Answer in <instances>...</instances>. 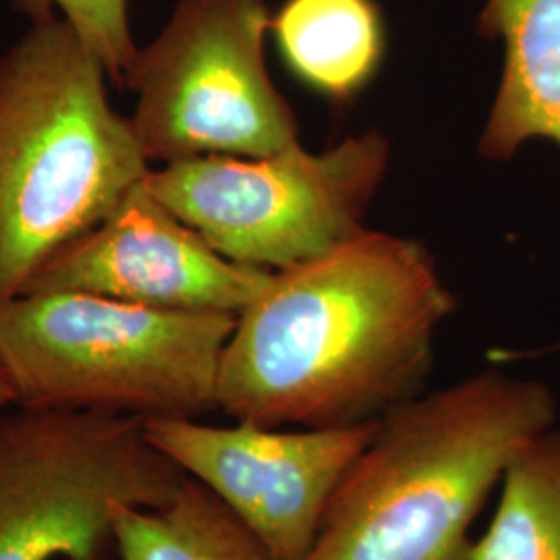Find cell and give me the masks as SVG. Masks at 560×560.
<instances>
[{"instance_id": "obj_1", "label": "cell", "mask_w": 560, "mask_h": 560, "mask_svg": "<svg viewBox=\"0 0 560 560\" xmlns=\"http://www.w3.org/2000/svg\"><path fill=\"white\" fill-rule=\"evenodd\" d=\"M453 310L421 243L361 231L275 270L241 312L222 353L219 411L270 428L381 420L423 393Z\"/></svg>"}, {"instance_id": "obj_2", "label": "cell", "mask_w": 560, "mask_h": 560, "mask_svg": "<svg viewBox=\"0 0 560 560\" xmlns=\"http://www.w3.org/2000/svg\"><path fill=\"white\" fill-rule=\"evenodd\" d=\"M557 416L544 382L494 370L390 409L305 560H469L483 504Z\"/></svg>"}, {"instance_id": "obj_3", "label": "cell", "mask_w": 560, "mask_h": 560, "mask_svg": "<svg viewBox=\"0 0 560 560\" xmlns=\"http://www.w3.org/2000/svg\"><path fill=\"white\" fill-rule=\"evenodd\" d=\"M106 78L59 15L30 20L0 55V303L152 168Z\"/></svg>"}, {"instance_id": "obj_4", "label": "cell", "mask_w": 560, "mask_h": 560, "mask_svg": "<svg viewBox=\"0 0 560 560\" xmlns=\"http://www.w3.org/2000/svg\"><path fill=\"white\" fill-rule=\"evenodd\" d=\"M235 322L88 293H23L0 303V372L20 407L200 420L219 411Z\"/></svg>"}, {"instance_id": "obj_5", "label": "cell", "mask_w": 560, "mask_h": 560, "mask_svg": "<svg viewBox=\"0 0 560 560\" xmlns=\"http://www.w3.org/2000/svg\"><path fill=\"white\" fill-rule=\"evenodd\" d=\"M187 476L141 418L0 409V560H108L125 506L177 497Z\"/></svg>"}, {"instance_id": "obj_6", "label": "cell", "mask_w": 560, "mask_h": 560, "mask_svg": "<svg viewBox=\"0 0 560 560\" xmlns=\"http://www.w3.org/2000/svg\"><path fill=\"white\" fill-rule=\"evenodd\" d=\"M390 161L381 133L312 154L300 143L266 159L206 154L150 168L145 185L229 260L284 270L360 235Z\"/></svg>"}, {"instance_id": "obj_7", "label": "cell", "mask_w": 560, "mask_h": 560, "mask_svg": "<svg viewBox=\"0 0 560 560\" xmlns=\"http://www.w3.org/2000/svg\"><path fill=\"white\" fill-rule=\"evenodd\" d=\"M270 21L264 0H177L125 75L145 161L266 159L300 143L298 119L266 69Z\"/></svg>"}, {"instance_id": "obj_8", "label": "cell", "mask_w": 560, "mask_h": 560, "mask_svg": "<svg viewBox=\"0 0 560 560\" xmlns=\"http://www.w3.org/2000/svg\"><path fill=\"white\" fill-rule=\"evenodd\" d=\"M378 421L282 430L252 421L150 418L143 425L162 455L208 488L272 560H305L340 481L374 441Z\"/></svg>"}, {"instance_id": "obj_9", "label": "cell", "mask_w": 560, "mask_h": 560, "mask_svg": "<svg viewBox=\"0 0 560 560\" xmlns=\"http://www.w3.org/2000/svg\"><path fill=\"white\" fill-rule=\"evenodd\" d=\"M270 275L224 258L143 179L98 224L60 247L23 293H88L171 312L240 316Z\"/></svg>"}, {"instance_id": "obj_10", "label": "cell", "mask_w": 560, "mask_h": 560, "mask_svg": "<svg viewBox=\"0 0 560 560\" xmlns=\"http://www.w3.org/2000/svg\"><path fill=\"white\" fill-rule=\"evenodd\" d=\"M478 25L504 46L481 156L509 161L532 140L560 148V0H486Z\"/></svg>"}, {"instance_id": "obj_11", "label": "cell", "mask_w": 560, "mask_h": 560, "mask_svg": "<svg viewBox=\"0 0 560 560\" xmlns=\"http://www.w3.org/2000/svg\"><path fill=\"white\" fill-rule=\"evenodd\" d=\"M270 30L293 73L332 98H351L381 65L384 30L372 0H287Z\"/></svg>"}, {"instance_id": "obj_12", "label": "cell", "mask_w": 560, "mask_h": 560, "mask_svg": "<svg viewBox=\"0 0 560 560\" xmlns=\"http://www.w3.org/2000/svg\"><path fill=\"white\" fill-rule=\"evenodd\" d=\"M117 560H272L258 538L200 481L173 501L125 506L115 523Z\"/></svg>"}, {"instance_id": "obj_13", "label": "cell", "mask_w": 560, "mask_h": 560, "mask_svg": "<svg viewBox=\"0 0 560 560\" xmlns=\"http://www.w3.org/2000/svg\"><path fill=\"white\" fill-rule=\"evenodd\" d=\"M501 483L494 517L469 560H560V428L529 442Z\"/></svg>"}, {"instance_id": "obj_14", "label": "cell", "mask_w": 560, "mask_h": 560, "mask_svg": "<svg viewBox=\"0 0 560 560\" xmlns=\"http://www.w3.org/2000/svg\"><path fill=\"white\" fill-rule=\"evenodd\" d=\"M15 9L27 20L59 15L101 60L108 78L125 83L140 48L131 36L129 0H15Z\"/></svg>"}, {"instance_id": "obj_15", "label": "cell", "mask_w": 560, "mask_h": 560, "mask_svg": "<svg viewBox=\"0 0 560 560\" xmlns=\"http://www.w3.org/2000/svg\"><path fill=\"white\" fill-rule=\"evenodd\" d=\"M11 405H13V397H11V390H9L7 382H4L2 372H0V409H4V407H11Z\"/></svg>"}, {"instance_id": "obj_16", "label": "cell", "mask_w": 560, "mask_h": 560, "mask_svg": "<svg viewBox=\"0 0 560 560\" xmlns=\"http://www.w3.org/2000/svg\"><path fill=\"white\" fill-rule=\"evenodd\" d=\"M108 560H117V559H108Z\"/></svg>"}]
</instances>
